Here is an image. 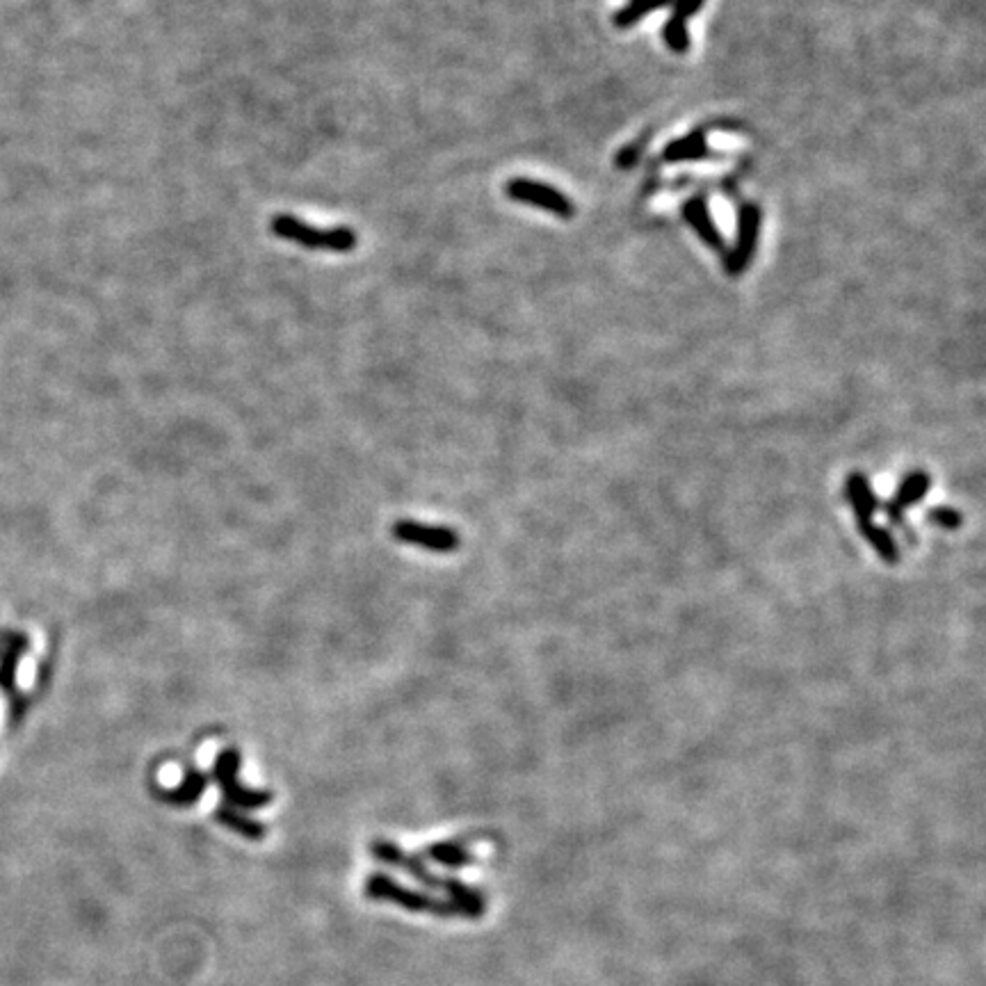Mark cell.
<instances>
[{
    "label": "cell",
    "instance_id": "obj_1",
    "mask_svg": "<svg viewBox=\"0 0 986 986\" xmlns=\"http://www.w3.org/2000/svg\"><path fill=\"white\" fill-rule=\"evenodd\" d=\"M270 231L274 236L295 242L299 247L315 249V252H334V254H347L352 249H357V233L347 226H336V229H318V226H311L299 220L293 215H274L270 220Z\"/></svg>",
    "mask_w": 986,
    "mask_h": 986
},
{
    "label": "cell",
    "instance_id": "obj_2",
    "mask_svg": "<svg viewBox=\"0 0 986 986\" xmlns=\"http://www.w3.org/2000/svg\"><path fill=\"white\" fill-rule=\"evenodd\" d=\"M242 756L238 749H222L213 761V781L222 792L224 806L238 808V811H258L272 802L270 790L247 788V783L240 779Z\"/></svg>",
    "mask_w": 986,
    "mask_h": 986
},
{
    "label": "cell",
    "instance_id": "obj_3",
    "mask_svg": "<svg viewBox=\"0 0 986 986\" xmlns=\"http://www.w3.org/2000/svg\"><path fill=\"white\" fill-rule=\"evenodd\" d=\"M363 893H366L368 900L389 902L411 913H432V916L439 918L455 916V911L450 909V904L446 900H439V897H434L430 893L414 891V888L402 886L400 882H395L391 875H384V872H373V875L363 882Z\"/></svg>",
    "mask_w": 986,
    "mask_h": 986
},
{
    "label": "cell",
    "instance_id": "obj_4",
    "mask_svg": "<svg viewBox=\"0 0 986 986\" xmlns=\"http://www.w3.org/2000/svg\"><path fill=\"white\" fill-rule=\"evenodd\" d=\"M763 213L756 204H742L738 213V238L729 254L724 256V268L729 277H738L754 261L758 236H761Z\"/></svg>",
    "mask_w": 986,
    "mask_h": 986
},
{
    "label": "cell",
    "instance_id": "obj_5",
    "mask_svg": "<svg viewBox=\"0 0 986 986\" xmlns=\"http://www.w3.org/2000/svg\"><path fill=\"white\" fill-rule=\"evenodd\" d=\"M505 192H507L509 199L519 201V204H525V206H532V208L548 210V213L557 215L560 220H571L573 213H576V208H573V201L567 195H562L560 190H555L546 183L530 181V179H512V181H507Z\"/></svg>",
    "mask_w": 986,
    "mask_h": 986
},
{
    "label": "cell",
    "instance_id": "obj_6",
    "mask_svg": "<svg viewBox=\"0 0 986 986\" xmlns=\"http://www.w3.org/2000/svg\"><path fill=\"white\" fill-rule=\"evenodd\" d=\"M393 537L402 544L425 548L430 553H452L457 551L462 539L448 525H432L418 521H398L393 525Z\"/></svg>",
    "mask_w": 986,
    "mask_h": 986
},
{
    "label": "cell",
    "instance_id": "obj_7",
    "mask_svg": "<svg viewBox=\"0 0 986 986\" xmlns=\"http://www.w3.org/2000/svg\"><path fill=\"white\" fill-rule=\"evenodd\" d=\"M370 854L375 856V861L384 863V866L398 868L402 872H407L409 877H414L416 882L423 884L425 888H434V891H441V877H436L434 872L425 866V861L420 859L418 854L404 852L400 845L391 843V840L377 838L370 843Z\"/></svg>",
    "mask_w": 986,
    "mask_h": 986
},
{
    "label": "cell",
    "instance_id": "obj_8",
    "mask_svg": "<svg viewBox=\"0 0 986 986\" xmlns=\"http://www.w3.org/2000/svg\"><path fill=\"white\" fill-rule=\"evenodd\" d=\"M929 487H932V475L923 468H913L904 475L900 487L893 493V498L884 503V514L895 528L907 530V509L923 503Z\"/></svg>",
    "mask_w": 986,
    "mask_h": 986
},
{
    "label": "cell",
    "instance_id": "obj_9",
    "mask_svg": "<svg viewBox=\"0 0 986 986\" xmlns=\"http://www.w3.org/2000/svg\"><path fill=\"white\" fill-rule=\"evenodd\" d=\"M681 213H683L685 222H688L690 229L701 238L703 245H708L710 249H717V252H722V249L726 247V240L722 236V231L717 229L713 215H710L706 197L703 195L690 197L683 204Z\"/></svg>",
    "mask_w": 986,
    "mask_h": 986
},
{
    "label": "cell",
    "instance_id": "obj_10",
    "mask_svg": "<svg viewBox=\"0 0 986 986\" xmlns=\"http://www.w3.org/2000/svg\"><path fill=\"white\" fill-rule=\"evenodd\" d=\"M441 891L448 895L450 909L455 911V916L462 918H482L484 911H487V897L480 891V888H473L464 884L462 879L457 877H446L441 879Z\"/></svg>",
    "mask_w": 986,
    "mask_h": 986
},
{
    "label": "cell",
    "instance_id": "obj_11",
    "mask_svg": "<svg viewBox=\"0 0 986 986\" xmlns=\"http://www.w3.org/2000/svg\"><path fill=\"white\" fill-rule=\"evenodd\" d=\"M845 496L847 503H850L856 523L863 521H875L877 509H879V498L872 484L868 480V475L863 471H852L847 475L845 482Z\"/></svg>",
    "mask_w": 986,
    "mask_h": 986
},
{
    "label": "cell",
    "instance_id": "obj_12",
    "mask_svg": "<svg viewBox=\"0 0 986 986\" xmlns=\"http://www.w3.org/2000/svg\"><path fill=\"white\" fill-rule=\"evenodd\" d=\"M208 783H210V777L206 772L197 770V767H188L179 786L172 788V790H156V797L160 799V802H165L169 806L188 808V806H195L199 799L204 797Z\"/></svg>",
    "mask_w": 986,
    "mask_h": 986
},
{
    "label": "cell",
    "instance_id": "obj_13",
    "mask_svg": "<svg viewBox=\"0 0 986 986\" xmlns=\"http://www.w3.org/2000/svg\"><path fill=\"white\" fill-rule=\"evenodd\" d=\"M710 158V147L706 140V133L703 131H692L688 135L672 140L662 151V160L669 165L678 163H692V160H703Z\"/></svg>",
    "mask_w": 986,
    "mask_h": 986
},
{
    "label": "cell",
    "instance_id": "obj_14",
    "mask_svg": "<svg viewBox=\"0 0 986 986\" xmlns=\"http://www.w3.org/2000/svg\"><path fill=\"white\" fill-rule=\"evenodd\" d=\"M856 525H859L861 537L868 541L872 551L882 557L886 564H891V567L900 564L902 551H900V544H897V539L891 530L884 528V525H879L877 521H863V523H856Z\"/></svg>",
    "mask_w": 986,
    "mask_h": 986
},
{
    "label": "cell",
    "instance_id": "obj_15",
    "mask_svg": "<svg viewBox=\"0 0 986 986\" xmlns=\"http://www.w3.org/2000/svg\"><path fill=\"white\" fill-rule=\"evenodd\" d=\"M427 859L439 863V866L448 870H462L475 863L473 852L468 850L464 843L459 840H443V843H434L425 850Z\"/></svg>",
    "mask_w": 986,
    "mask_h": 986
},
{
    "label": "cell",
    "instance_id": "obj_16",
    "mask_svg": "<svg viewBox=\"0 0 986 986\" xmlns=\"http://www.w3.org/2000/svg\"><path fill=\"white\" fill-rule=\"evenodd\" d=\"M215 820L220 822L222 827L233 831V834H238L247 840H256V843L258 840H263L265 834H268V829H265L263 822L249 818V815L238 811V808H231V806H224V804L215 811Z\"/></svg>",
    "mask_w": 986,
    "mask_h": 986
},
{
    "label": "cell",
    "instance_id": "obj_17",
    "mask_svg": "<svg viewBox=\"0 0 986 986\" xmlns=\"http://www.w3.org/2000/svg\"><path fill=\"white\" fill-rule=\"evenodd\" d=\"M674 0H628L626 7H621L619 12H614L612 23L617 28H630L635 23H640L644 16H649L651 12L665 10V7L672 5Z\"/></svg>",
    "mask_w": 986,
    "mask_h": 986
},
{
    "label": "cell",
    "instance_id": "obj_18",
    "mask_svg": "<svg viewBox=\"0 0 986 986\" xmlns=\"http://www.w3.org/2000/svg\"><path fill=\"white\" fill-rule=\"evenodd\" d=\"M28 651V637L26 635H14L10 640V646L0 658V685L5 690H14V676L16 667H19L21 656Z\"/></svg>",
    "mask_w": 986,
    "mask_h": 986
},
{
    "label": "cell",
    "instance_id": "obj_19",
    "mask_svg": "<svg viewBox=\"0 0 986 986\" xmlns=\"http://www.w3.org/2000/svg\"><path fill=\"white\" fill-rule=\"evenodd\" d=\"M662 39H665V44L669 51H674L676 55H683V53H688L690 51V30H688V21L685 19H678V16H669L667 23H665V28H662Z\"/></svg>",
    "mask_w": 986,
    "mask_h": 986
},
{
    "label": "cell",
    "instance_id": "obj_20",
    "mask_svg": "<svg viewBox=\"0 0 986 986\" xmlns=\"http://www.w3.org/2000/svg\"><path fill=\"white\" fill-rule=\"evenodd\" d=\"M927 519L932 521L934 525H939L941 530H957V528H961V523H964V516H961L959 509L948 507V505L932 507L929 509Z\"/></svg>",
    "mask_w": 986,
    "mask_h": 986
},
{
    "label": "cell",
    "instance_id": "obj_21",
    "mask_svg": "<svg viewBox=\"0 0 986 986\" xmlns=\"http://www.w3.org/2000/svg\"><path fill=\"white\" fill-rule=\"evenodd\" d=\"M706 5V0H674L672 7H674V16H678V19H685L688 21L690 16L694 14H699L701 12V7Z\"/></svg>",
    "mask_w": 986,
    "mask_h": 986
},
{
    "label": "cell",
    "instance_id": "obj_22",
    "mask_svg": "<svg viewBox=\"0 0 986 986\" xmlns=\"http://www.w3.org/2000/svg\"><path fill=\"white\" fill-rule=\"evenodd\" d=\"M640 153H642V149L637 151V147H628L626 151H621V153H619V158H617L619 167H626V169H628V167H633V165H635V158L640 156Z\"/></svg>",
    "mask_w": 986,
    "mask_h": 986
}]
</instances>
